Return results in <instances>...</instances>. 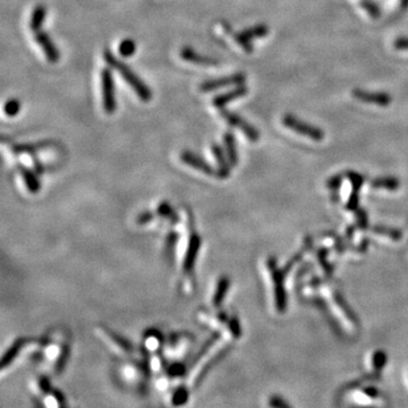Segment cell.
<instances>
[{"mask_svg":"<svg viewBox=\"0 0 408 408\" xmlns=\"http://www.w3.org/2000/svg\"><path fill=\"white\" fill-rule=\"evenodd\" d=\"M268 33H269L268 26L261 24V25H255L250 29L240 31V32L235 34L234 38H235V40H236V42L240 47H242L244 50L251 52L253 50L252 40L258 39V38H263V36H265Z\"/></svg>","mask_w":408,"mask_h":408,"instance_id":"6","label":"cell"},{"mask_svg":"<svg viewBox=\"0 0 408 408\" xmlns=\"http://www.w3.org/2000/svg\"><path fill=\"white\" fill-rule=\"evenodd\" d=\"M52 396L55 397L56 402H57V406H64V405H65L64 395L60 394L59 391H54V392H52Z\"/></svg>","mask_w":408,"mask_h":408,"instance_id":"35","label":"cell"},{"mask_svg":"<svg viewBox=\"0 0 408 408\" xmlns=\"http://www.w3.org/2000/svg\"><path fill=\"white\" fill-rule=\"evenodd\" d=\"M360 6H362L366 12H368L371 16L372 17H374V18H376V17H379L380 16V9H379V7L376 6V5L374 4V3H372V2H362L360 3Z\"/></svg>","mask_w":408,"mask_h":408,"instance_id":"27","label":"cell"},{"mask_svg":"<svg viewBox=\"0 0 408 408\" xmlns=\"http://www.w3.org/2000/svg\"><path fill=\"white\" fill-rule=\"evenodd\" d=\"M103 59L107 62L108 66L112 70L117 71L120 76L124 78V81L133 88L134 92L138 94V97L143 102H149L152 98V91L149 85L141 78L124 61L118 59L114 52L109 49H106L103 52Z\"/></svg>","mask_w":408,"mask_h":408,"instance_id":"1","label":"cell"},{"mask_svg":"<svg viewBox=\"0 0 408 408\" xmlns=\"http://www.w3.org/2000/svg\"><path fill=\"white\" fill-rule=\"evenodd\" d=\"M145 347L150 350H155L164 342V337L158 330H149L145 333Z\"/></svg>","mask_w":408,"mask_h":408,"instance_id":"21","label":"cell"},{"mask_svg":"<svg viewBox=\"0 0 408 408\" xmlns=\"http://www.w3.org/2000/svg\"><path fill=\"white\" fill-rule=\"evenodd\" d=\"M200 247H201V237L196 234H192L190 240H188V246L184 256V261H183V270L187 272V274L194 268L195 260L197 258V253Z\"/></svg>","mask_w":408,"mask_h":408,"instance_id":"9","label":"cell"},{"mask_svg":"<svg viewBox=\"0 0 408 408\" xmlns=\"http://www.w3.org/2000/svg\"><path fill=\"white\" fill-rule=\"evenodd\" d=\"M39 389L41 390V392H43V394L48 395L50 390H51V386H50V381L48 378H46V376H42V378L39 379Z\"/></svg>","mask_w":408,"mask_h":408,"instance_id":"29","label":"cell"},{"mask_svg":"<svg viewBox=\"0 0 408 408\" xmlns=\"http://www.w3.org/2000/svg\"><path fill=\"white\" fill-rule=\"evenodd\" d=\"M212 154L217 162V176L219 178H227L230 172V162L221 145L213 143L211 146Z\"/></svg>","mask_w":408,"mask_h":408,"instance_id":"10","label":"cell"},{"mask_svg":"<svg viewBox=\"0 0 408 408\" xmlns=\"http://www.w3.org/2000/svg\"><path fill=\"white\" fill-rule=\"evenodd\" d=\"M223 149L227 154V158L232 166H236L238 164V153L236 140L232 132H226L223 135Z\"/></svg>","mask_w":408,"mask_h":408,"instance_id":"15","label":"cell"},{"mask_svg":"<svg viewBox=\"0 0 408 408\" xmlns=\"http://www.w3.org/2000/svg\"><path fill=\"white\" fill-rule=\"evenodd\" d=\"M52 145V142L50 141H39V142H33V143H22V144H16L13 146L14 153L16 154H22V153H28V154H33L35 152H39L41 150L48 149Z\"/></svg>","mask_w":408,"mask_h":408,"instance_id":"16","label":"cell"},{"mask_svg":"<svg viewBox=\"0 0 408 408\" xmlns=\"http://www.w3.org/2000/svg\"><path fill=\"white\" fill-rule=\"evenodd\" d=\"M229 326H230V331H232V333L234 334V337L238 338V337H239V334H240V330H239V324H238V321L236 320V319H233V320L230 321Z\"/></svg>","mask_w":408,"mask_h":408,"instance_id":"33","label":"cell"},{"mask_svg":"<svg viewBox=\"0 0 408 408\" xmlns=\"http://www.w3.org/2000/svg\"><path fill=\"white\" fill-rule=\"evenodd\" d=\"M282 123L287 128L292 129L298 134L305 135L306 138H310L314 141H322L324 139V133L320 128L312 126V125L302 122V120H298L292 115H286L282 118Z\"/></svg>","mask_w":408,"mask_h":408,"instance_id":"3","label":"cell"},{"mask_svg":"<svg viewBox=\"0 0 408 408\" xmlns=\"http://www.w3.org/2000/svg\"><path fill=\"white\" fill-rule=\"evenodd\" d=\"M229 288V279L226 277H222V278L219 279L216 291L213 294V305L214 306H220L221 303L223 301L224 296H226L227 291Z\"/></svg>","mask_w":408,"mask_h":408,"instance_id":"20","label":"cell"},{"mask_svg":"<svg viewBox=\"0 0 408 408\" xmlns=\"http://www.w3.org/2000/svg\"><path fill=\"white\" fill-rule=\"evenodd\" d=\"M47 17V8L43 5H36L34 7L32 14H31L30 19V29L33 32H38L42 28V24L44 23Z\"/></svg>","mask_w":408,"mask_h":408,"instance_id":"19","label":"cell"},{"mask_svg":"<svg viewBox=\"0 0 408 408\" xmlns=\"http://www.w3.org/2000/svg\"><path fill=\"white\" fill-rule=\"evenodd\" d=\"M220 114H221L222 118L226 120L230 126L236 127L239 130H242V132L246 135V138L250 141H252V142H256V141L259 140L260 134L258 132V129H256L254 126H252L250 123H247L246 120H244L242 117L239 116V115L235 114L233 111H229L224 108L221 109Z\"/></svg>","mask_w":408,"mask_h":408,"instance_id":"4","label":"cell"},{"mask_svg":"<svg viewBox=\"0 0 408 408\" xmlns=\"http://www.w3.org/2000/svg\"><path fill=\"white\" fill-rule=\"evenodd\" d=\"M353 96L357 99V100L365 102V103H373L378 104L381 107H387L391 103V97L387 93H371L363 90H356L353 91Z\"/></svg>","mask_w":408,"mask_h":408,"instance_id":"11","label":"cell"},{"mask_svg":"<svg viewBox=\"0 0 408 408\" xmlns=\"http://www.w3.org/2000/svg\"><path fill=\"white\" fill-rule=\"evenodd\" d=\"M100 330H101L103 336L110 340L115 346L118 347L120 350H123V352H126V353H130L133 350L132 344H130L127 339H125L124 337L120 336V334L109 330V329H107V328H101Z\"/></svg>","mask_w":408,"mask_h":408,"instance_id":"18","label":"cell"},{"mask_svg":"<svg viewBox=\"0 0 408 408\" xmlns=\"http://www.w3.org/2000/svg\"><path fill=\"white\" fill-rule=\"evenodd\" d=\"M219 338V336H217V334H214V336L211 338V339H209L208 342L203 345L202 346V348H201V350H198V353H197V355L196 356L193 358V360H192V368H194V366L198 363V360H200L202 357H204L206 356V354H208V352L209 350L211 349V347H212V345L216 343V340Z\"/></svg>","mask_w":408,"mask_h":408,"instance_id":"24","label":"cell"},{"mask_svg":"<svg viewBox=\"0 0 408 408\" xmlns=\"http://www.w3.org/2000/svg\"><path fill=\"white\" fill-rule=\"evenodd\" d=\"M135 51H136V43L132 39H125L119 43L118 52L120 56L125 57V58L132 57L135 54Z\"/></svg>","mask_w":408,"mask_h":408,"instance_id":"23","label":"cell"},{"mask_svg":"<svg viewBox=\"0 0 408 408\" xmlns=\"http://www.w3.org/2000/svg\"><path fill=\"white\" fill-rule=\"evenodd\" d=\"M19 172L29 192L33 193V194L38 193L41 188V184L38 178V172L31 170L28 167L24 166H19Z\"/></svg>","mask_w":408,"mask_h":408,"instance_id":"14","label":"cell"},{"mask_svg":"<svg viewBox=\"0 0 408 408\" xmlns=\"http://www.w3.org/2000/svg\"><path fill=\"white\" fill-rule=\"evenodd\" d=\"M101 91L102 106L106 114L111 115L116 111V94H115V81L110 67H106L101 71Z\"/></svg>","mask_w":408,"mask_h":408,"instance_id":"2","label":"cell"},{"mask_svg":"<svg viewBox=\"0 0 408 408\" xmlns=\"http://www.w3.org/2000/svg\"><path fill=\"white\" fill-rule=\"evenodd\" d=\"M180 160L184 162L185 165L203 172V174L209 176L217 175V171L213 169V167L209 164L208 161L204 160L202 156L192 152V151H183L180 153Z\"/></svg>","mask_w":408,"mask_h":408,"instance_id":"8","label":"cell"},{"mask_svg":"<svg viewBox=\"0 0 408 408\" xmlns=\"http://www.w3.org/2000/svg\"><path fill=\"white\" fill-rule=\"evenodd\" d=\"M400 7H401V9H405V8H407V7H408V0H401Z\"/></svg>","mask_w":408,"mask_h":408,"instance_id":"36","label":"cell"},{"mask_svg":"<svg viewBox=\"0 0 408 408\" xmlns=\"http://www.w3.org/2000/svg\"><path fill=\"white\" fill-rule=\"evenodd\" d=\"M176 240H177V234L171 233V234L168 235V238H167V242H166V244H167V246H166L167 253L171 252L172 248H174V246H175Z\"/></svg>","mask_w":408,"mask_h":408,"instance_id":"32","label":"cell"},{"mask_svg":"<svg viewBox=\"0 0 408 408\" xmlns=\"http://www.w3.org/2000/svg\"><path fill=\"white\" fill-rule=\"evenodd\" d=\"M24 345H25V339L23 338L17 339L16 342L6 350V353L3 355L2 360H0V369L5 370L7 366L12 364L13 360L17 357V355L19 354L20 350H22Z\"/></svg>","mask_w":408,"mask_h":408,"instance_id":"17","label":"cell"},{"mask_svg":"<svg viewBox=\"0 0 408 408\" xmlns=\"http://www.w3.org/2000/svg\"><path fill=\"white\" fill-rule=\"evenodd\" d=\"M245 94H247V87L244 84L236 85V87H234L233 90H230L228 92H224L219 94V96L213 98V106L218 109H222L227 106L228 103L233 102L234 100H236L238 98L244 97Z\"/></svg>","mask_w":408,"mask_h":408,"instance_id":"12","label":"cell"},{"mask_svg":"<svg viewBox=\"0 0 408 408\" xmlns=\"http://www.w3.org/2000/svg\"><path fill=\"white\" fill-rule=\"evenodd\" d=\"M4 111L9 117H15L20 111V102L17 99H9V100L5 103Z\"/></svg>","mask_w":408,"mask_h":408,"instance_id":"26","label":"cell"},{"mask_svg":"<svg viewBox=\"0 0 408 408\" xmlns=\"http://www.w3.org/2000/svg\"><path fill=\"white\" fill-rule=\"evenodd\" d=\"M34 39L36 42H38L41 47V49L43 50L46 58L48 59V61L55 64L59 60L60 54L59 50L57 48L56 44L54 43V41L50 38V35L44 32V31H38V32H34Z\"/></svg>","mask_w":408,"mask_h":408,"instance_id":"7","label":"cell"},{"mask_svg":"<svg viewBox=\"0 0 408 408\" xmlns=\"http://www.w3.org/2000/svg\"><path fill=\"white\" fill-rule=\"evenodd\" d=\"M68 358H70V347L68 346H62L60 352L57 355V358H56V363H55V372L57 374H60L62 371H64L66 363Z\"/></svg>","mask_w":408,"mask_h":408,"instance_id":"22","label":"cell"},{"mask_svg":"<svg viewBox=\"0 0 408 408\" xmlns=\"http://www.w3.org/2000/svg\"><path fill=\"white\" fill-rule=\"evenodd\" d=\"M245 80H246V76H245L243 73H235V74L228 75V76L204 81L200 84V90L204 93L212 92V91L219 90V88L230 86V85H240V84H243Z\"/></svg>","mask_w":408,"mask_h":408,"instance_id":"5","label":"cell"},{"mask_svg":"<svg viewBox=\"0 0 408 408\" xmlns=\"http://www.w3.org/2000/svg\"><path fill=\"white\" fill-rule=\"evenodd\" d=\"M185 373V366L182 363H174L168 369V375L171 378H178Z\"/></svg>","mask_w":408,"mask_h":408,"instance_id":"28","label":"cell"},{"mask_svg":"<svg viewBox=\"0 0 408 408\" xmlns=\"http://www.w3.org/2000/svg\"><path fill=\"white\" fill-rule=\"evenodd\" d=\"M152 219H153V214L149 211H146V212L141 213L138 217V219H136V221H138L139 224H145V223H149L151 220H152Z\"/></svg>","mask_w":408,"mask_h":408,"instance_id":"31","label":"cell"},{"mask_svg":"<svg viewBox=\"0 0 408 408\" xmlns=\"http://www.w3.org/2000/svg\"><path fill=\"white\" fill-rule=\"evenodd\" d=\"M395 48L399 50H408V39L407 38H400L396 40Z\"/></svg>","mask_w":408,"mask_h":408,"instance_id":"34","label":"cell"},{"mask_svg":"<svg viewBox=\"0 0 408 408\" xmlns=\"http://www.w3.org/2000/svg\"><path fill=\"white\" fill-rule=\"evenodd\" d=\"M180 57L182 59H184L185 61L193 62L195 65L200 66H217L218 61L216 59L211 58V57H207L204 55L198 54L194 49L191 48V47H184L180 50Z\"/></svg>","mask_w":408,"mask_h":408,"instance_id":"13","label":"cell"},{"mask_svg":"<svg viewBox=\"0 0 408 408\" xmlns=\"http://www.w3.org/2000/svg\"><path fill=\"white\" fill-rule=\"evenodd\" d=\"M158 213L162 217H170L172 214V209L169 206V203L167 202L160 203V206L158 207Z\"/></svg>","mask_w":408,"mask_h":408,"instance_id":"30","label":"cell"},{"mask_svg":"<svg viewBox=\"0 0 408 408\" xmlns=\"http://www.w3.org/2000/svg\"><path fill=\"white\" fill-rule=\"evenodd\" d=\"M188 391L184 387H180V388L177 389L174 395L171 397V402L174 406H180V405H184L185 402L188 400Z\"/></svg>","mask_w":408,"mask_h":408,"instance_id":"25","label":"cell"}]
</instances>
